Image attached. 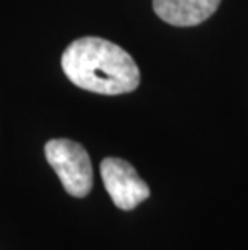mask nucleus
I'll return each instance as SVG.
<instances>
[{
	"label": "nucleus",
	"instance_id": "obj_3",
	"mask_svg": "<svg viewBox=\"0 0 248 250\" xmlns=\"http://www.w3.org/2000/svg\"><path fill=\"white\" fill-rule=\"evenodd\" d=\"M100 173L105 189L113 204L121 210H134L150 197V189L144 179L137 174L135 168L126 160L108 157L100 165Z\"/></svg>",
	"mask_w": 248,
	"mask_h": 250
},
{
	"label": "nucleus",
	"instance_id": "obj_4",
	"mask_svg": "<svg viewBox=\"0 0 248 250\" xmlns=\"http://www.w3.org/2000/svg\"><path fill=\"white\" fill-rule=\"evenodd\" d=\"M221 0H153V10L165 23L172 26H197L207 21Z\"/></svg>",
	"mask_w": 248,
	"mask_h": 250
},
{
	"label": "nucleus",
	"instance_id": "obj_2",
	"mask_svg": "<svg viewBox=\"0 0 248 250\" xmlns=\"http://www.w3.org/2000/svg\"><path fill=\"white\" fill-rule=\"evenodd\" d=\"M47 162L73 197H86L92 189V163L81 144L70 139H52L45 144Z\"/></svg>",
	"mask_w": 248,
	"mask_h": 250
},
{
	"label": "nucleus",
	"instance_id": "obj_1",
	"mask_svg": "<svg viewBox=\"0 0 248 250\" xmlns=\"http://www.w3.org/2000/svg\"><path fill=\"white\" fill-rule=\"evenodd\" d=\"M68 79L84 90L103 95L128 94L137 89L140 71L128 52L102 37H81L61 55Z\"/></svg>",
	"mask_w": 248,
	"mask_h": 250
}]
</instances>
